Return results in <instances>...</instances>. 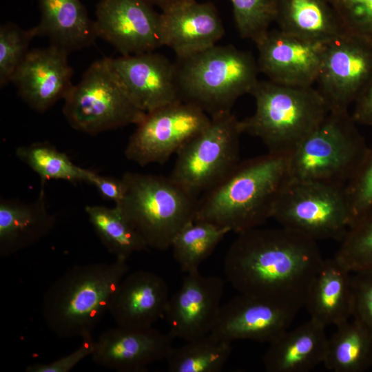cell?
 I'll use <instances>...</instances> for the list:
<instances>
[{"mask_svg":"<svg viewBox=\"0 0 372 372\" xmlns=\"http://www.w3.org/2000/svg\"><path fill=\"white\" fill-rule=\"evenodd\" d=\"M275 21L280 30L320 43L346 33L328 0H276Z\"/></svg>","mask_w":372,"mask_h":372,"instance_id":"484cf974","label":"cell"},{"mask_svg":"<svg viewBox=\"0 0 372 372\" xmlns=\"http://www.w3.org/2000/svg\"><path fill=\"white\" fill-rule=\"evenodd\" d=\"M254 113L240 121L242 134L259 138L269 152L289 153L329 113L316 88L258 81L250 92Z\"/></svg>","mask_w":372,"mask_h":372,"instance_id":"5b68a950","label":"cell"},{"mask_svg":"<svg viewBox=\"0 0 372 372\" xmlns=\"http://www.w3.org/2000/svg\"><path fill=\"white\" fill-rule=\"evenodd\" d=\"M32 203L0 200V256L6 258L23 250L46 236L52 229L54 216L49 211L44 186Z\"/></svg>","mask_w":372,"mask_h":372,"instance_id":"603a6c76","label":"cell"},{"mask_svg":"<svg viewBox=\"0 0 372 372\" xmlns=\"http://www.w3.org/2000/svg\"><path fill=\"white\" fill-rule=\"evenodd\" d=\"M327 340L323 364L333 372H364L372 368V335L358 322H343Z\"/></svg>","mask_w":372,"mask_h":372,"instance_id":"4316f807","label":"cell"},{"mask_svg":"<svg viewBox=\"0 0 372 372\" xmlns=\"http://www.w3.org/2000/svg\"><path fill=\"white\" fill-rule=\"evenodd\" d=\"M110 59L135 105L147 113L179 99L175 63L145 52Z\"/></svg>","mask_w":372,"mask_h":372,"instance_id":"d6986e66","label":"cell"},{"mask_svg":"<svg viewBox=\"0 0 372 372\" xmlns=\"http://www.w3.org/2000/svg\"><path fill=\"white\" fill-rule=\"evenodd\" d=\"M179 99L210 117L231 112L236 101L250 94L257 82V60L231 45H215L175 63Z\"/></svg>","mask_w":372,"mask_h":372,"instance_id":"277c9868","label":"cell"},{"mask_svg":"<svg viewBox=\"0 0 372 372\" xmlns=\"http://www.w3.org/2000/svg\"><path fill=\"white\" fill-rule=\"evenodd\" d=\"M325 44L309 41L280 30H269L256 43L259 71L276 83L312 87L320 70Z\"/></svg>","mask_w":372,"mask_h":372,"instance_id":"2e32d148","label":"cell"},{"mask_svg":"<svg viewBox=\"0 0 372 372\" xmlns=\"http://www.w3.org/2000/svg\"><path fill=\"white\" fill-rule=\"evenodd\" d=\"M85 210L102 244L116 258L127 260L132 254L147 249L117 206L87 205Z\"/></svg>","mask_w":372,"mask_h":372,"instance_id":"83f0119b","label":"cell"},{"mask_svg":"<svg viewBox=\"0 0 372 372\" xmlns=\"http://www.w3.org/2000/svg\"><path fill=\"white\" fill-rule=\"evenodd\" d=\"M224 289L221 278L203 276L199 271L186 273L166 307L168 333L185 342L209 334L217 322Z\"/></svg>","mask_w":372,"mask_h":372,"instance_id":"5bb4252c","label":"cell"},{"mask_svg":"<svg viewBox=\"0 0 372 372\" xmlns=\"http://www.w3.org/2000/svg\"><path fill=\"white\" fill-rule=\"evenodd\" d=\"M323 260L316 240L282 226L258 227L238 234L223 269L240 293L299 311Z\"/></svg>","mask_w":372,"mask_h":372,"instance_id":"6da1fadb","label":"cell"},{"mask_svg":"<svg viewBox=\"0 0 372 372\" xmlns=\"http://www.w3.org/2000/svg\"><path fill=\"white\" fill-rule=\"evenodd\" d=\"M161 34L163 46L184 58L216 45L225 28L214 4L193 0L162 11Z\"/></svg>","mask_w":372,"mask_h":372,"instance_id":"ffe728a7","label":"cell"},{"mask_svg":"<svg viewBox=\"0 0 372 372\" xmlns=\"http://www.w3.org/2000/svg\"><path fill=\"white\" fill-rule=\"evenodd\" d=\"M66 52L53 45L33 49L16 71L12 82L19 96L34 110L43 113L65 97L73 86L72 69Z\"/></svg>","mask_w":372,"mask_h":372,"instance_id":"ac0fdd59","label":"cell"},{"mask_svg":"<svg viewBox=\"0 0 372 372\" xmlns=\"http://www.w3.org/2000/svg\"><path fill=\"white\" fill-rule=\"evenodd\" d=\"M17 158L30 167L41 178L63 180L72 183H89L94 171L82 168L72 162L65 153L48 143H34L17 148Z\"/></svg>","mask_w":372,"mask_h":372,"instance_id":"4dcf8cb0","label":"cell"},{"mask_svg":"<svg viewBox=\"0 0 372 372\" xmlns=\"http://www.w3.org/2000/svg\"><path fill=\"white\" fill-rule=\"evenodd\" d=\"M347 111H329L288 153L291 180L347 186L369 145Z\"/></svg>","mask_w":372,"mask_h":372,"instance_id":"52a82bcc","label":"cell"},{"mask_svg":"<svg viewBox=\"0 0 372 372\" xmlns=\"http://www.w3.org/2000/svg\"><path fill=\"white\" fill-rule=\"evenodd\" d=\"M271 218L316 241L340 242L353 217L346 186L289 179Z\"/></svg>","mask_w":372,"mask_h":372,"instance_id":"9c48e42d","label":"cell"},{"mask_svg":"<svg viewBox=\"0 0 372 372\" xmlns=\"http://www.w3.org/2000/svg\"><path fill=\"white\" fill-rule=\"evenodd\" d=\"M241 134L240 120L231 112L211 116L177 152L169 176L196 197L204 194L240 162Z\"/></svg>","mask_w":372,"mask_h":372,"instance_id":"30bf717a","label":"cell"},{"mask_svg":"<svg viewBox=\"0 0 372 372\" xmlns=\"http://www.w3.org/2000/svg\"><path fill=\"white\" fill-rule=\"evenodd\" d=\"M37 36H45L50 45L67 53L92 45L98 37L94 21L80 0H38Z\"/></svg>","mask_w":372,"mask_h":372,"instance_id":"d4e9b609","label":"cell"},{"mask_svg":"<svg viewBox=\"0 0 372 372\" xmlns=\"http://www.w3.org/2000/svg\"><path fill=\"white\" fill-rule=\"evenodd\" d=\"M174 338L152 327L118 326L96 340L92 358L95 364L118 372H143L153 362L166 360Z\"/></svg>","mask_w":372,"mask_h":372,"instance_id":"e0dca14e","label":"cell"},{"mask_svg":"<svg viewBox=\"0 0 372 372\" xmlns=\"http://www.w3.org/2000/svg\"><path fill=\"white\" fill-rule=\"evenodd\" d=\"M326 327L310 318L286 330L269 343L262 356L267 372H308L324 362L327 337Z\"/></svg>","mask_w":372,"mask_h":372,"instance_id":"7402d4cb","label":"cell"},{"mask_svg":"<svg viewBox=\"0 0 372 372\" xmlns=\"http://www.w3.org/2000/svg\"><path fill=\"white\" fill-rule=\"evenodd\" d=\"M169 299L168 286L161 276L138 270L122 280L108 311L118 326L152 327L164 318Z\"/></svg>","mask_w":372,"mask_h":372,"instance_id":"44dd1931","label":"cell"},{"mask_svg":"<svg viewBox=\"0 0 372 372\" xmlns=\"http://www.w3.org/2000/svg\"><path fill=\"white\" fill-rule=\"evenodd\" d=\"M351 275L334 257L324 259L304 306L310 318L325 327H337L349 320L353 309Z\"/></svg>","mask_w":372,"mask_h":372,"instance_id":"cb8c5ba5","label":"cell"},{"mask_svg":"<svg viewBox=\"0 0 372 372\" xmlns=\"http://www.w3.org/2000/svg\"><path fill=\"white\" fill-rule=\"evenodd\" d=\"M346 187L353 222L372 211V145L369 146L362 163Z\"/></svg>","mask_w":372,"mask_h":372,"instance_id":"d590c367","label":"cell"},{"mask_svg":"<svg viewBox=\"0 0 372 372\" xmlns=\"http://www.w3.org/2000/svg\"><path fill=\"white\" fill-rule=\"evenodd\" d=\"M148 0H101L94 21L98 37L123 56L154 52L163 46L161 14Z\"/></svg>","mask_w":372,"mask_h":372,"instance_id":"4fadbf2b","label":"cell"},{"mask_svg":"<svg viewBox=\"0 0 372 372\" xmlns=\"http://www.w3.org/2000/svg\"><path fill=\"white\" fill-rule=\"evenodd\" d=\"M126 260L77 265L45 292L41 306L48 327L63 339L92 335L109 311L116 290L129 271Z\"/></svg>","mask_w":372,"mask_h":372,"instance_id":"3957f363","label":"cell"},{"mask_svg":"<svg viewBox=\"0 0 372 372\" xmlns=\"http://www.w3.org/2000/svg\"><path fill=\"white\" fill-rule=\"evenodd\" d=\"M372 79V45L349 33L328 42L316 83L329 111H347Z\"/></svg>","mask_w":372,"mask_h":372,"instance_id":"7c38bea8","label":"cell"},{"mask_svg":"<svg viewBox=\"0 0 372 372\" xmlns=\"http://www.w3.org/2000/svg\"><path fill=\"white\" fill-rule=\"evenodd\" d=\"M351 114L357 124L372 126V79L359 94Z\"/></svg>","mask_w":372,"mask_h":372,"instance_id":"ab89813d","label":"cell"},{"mask_svg":"<svg viewBox=\"0 0 372 372\" xmlns=\"http://www.w3.org/2000/svg\"><path fill=\"white\" fill-rule=\"evenodd\" d=\"M334 258L352 273L372 269V211L353 220Z\"/></svg>","mask_w":372,"mask_h":372,"instance_id":"1f68e13d","label":"cell"},{"mask_svg":"<svg viewBox=\"0 0 372 372\" xmlns=\"http://www.w3.org/2000/svg\"><path fill=\"white\" fill-rule=\"evenodd\" d=\"M298 311L266 299L240 293L222 304L211 333L229 342L251 340L269 344L289 329Z\"/></svg>","mask_w":372,"mask_h":372,"instance_id":"9a60e30c","label":"cell"},{"mask_svg":"<svg viewBox=\"0 0 372 372\" xmlns=\"http://www.w3.org/2000/svg\"><path fill=\"white\" fill-rule=\"evenodd\" d=\"M80 345L68 355L48 363H35L25 368L26 372H69L85 358L92 355L96 340L92 335L81 338Z\"/></svg>","mask_w":372,"mask_h":372,"instance_id":"74e56055","label":"cell"},{"mask_svg":"<svg viewBox=\"0 0 372 372\" xmlns=\"http://www.w3.org/2000/svg\"><path fill=\"white\" fill-rule=\"evenodd\" d=\"M89 183L95 186L103 198L112 200L118 205L123 200L126 186L123 178L101 176L94 172Z\"/></svg>","mask_w":372,"mask_h":372,"instance_id":"f35d334b","label":"cell"},{"mask_svg":"<svg viewBox=\"0 0 372 372\" xmlns=\"http://www.w3.org/2000/svg\"><path fill=\"white\" fill-rule=\"evenodd\" d=\"M210 120L200 107L180 99L163 105L147 112L136 125L125 155L141 167L163 165Z\"/></svg>","mask_w":372,"mask_h":372,"instance_id":"8fae6325","label":"cell"},{"mask_svg":"<svg viewBox=\"0 0 372 372\" xmlns=\"http://www.w3.org/2000/svg\"><path fill=\"white\" fill-rule=\"evenodd\" d=\"M288 153L267 152L240 161L198 199L196 220L236 234L271 218L276 200L289 180Z\"/></svg>","mask_w":372,"mask_h":372,"instance_id":"7a4b0ae2","label":"cell"},{"mask_svg":"<svg viewBox=\"0 0 372 372\" xmlns=\"http://www.w3.org/2000/svg\"><path fill=\"white\" fill-rule=\"evenodd\" d=\"M236 27L240 36L255 43L268 32L275 21L276 0H229Z\"/></svg>","mask_w":372,"mask_h":372,"instance_id":"836d02e7","label":"cell"},{"mask_svg":"<svg viewBox=\"0 0 372 372\" xmlns=\"http://www.w3.org/2000/svg\"><path fill=\"white\" fill-rule=\"evenodd\" d=\"M125 196L117 206L148 248L165 251L195 220L198 198L169 176L126 172Z\"/></svg>","mask_w":372,"mask_h":372,"instance_id":"8992f818","label":"cell"},{"mask_svg":"<svg viewBox=\"0 0 372 372\" xmlns=\"http://www.w3.org/2000/svg\"><path fill=\"white\" fill-rule=\"evenodd\" d=\"M231 342L211 333L172 347L166 358L170 372H219L231 353Z\"/></svg>","mask_w":372,"mask_h":372,"instance_id":"f1b7e54d","label":"cell"},{"mask_svg":"<svg viewBox=\"0 0 372 372\" xmlns=\"http://www.w3.org/2000/svg\"><path fill=\"white\" fill-rule=\"evenodd\" d=\"M347 33L372 45V0H328Z\"/></svg>","mask_w":372,"mask_h":372,"instance_id":"e575fe53","label":"cell"},{"mask_svg":"<svg viewBox=\"0 0 372 372\" xmlns=\"http://www.w3.org/2000/svg\"><path fill=\"white\" fill-rule=\"evenodd\" d=\"M153 5L158 6L162 11L193 0H148Z\"/></svg>","mask_w":372,"mask_h":372,"instance_id":"60d3db41","label":"cell"},{"mask_svg":"<svg viewBox=\"0 0 372 372\" xmlns=\"http://www.w3.org/2000/svg\"><path fill=\"white\" fill-rule=\"evenodd\" d=\"M353 319L372 335V269L353 272Z\"/></svg>","mask_w":372,"mask_h":372,"instance_id":"8d00e7d4","label":"cell"},{"mask_svg":"<svg viewBox=\"0 0 372 372\" xmlns=\"http://www.w3.org/2000/svg\"><path fill=\"white\" fill-rule=\"evenodd\" d=\"M63 112L72 127L90 134L136 125L146 114L132 100L110 58L94 62L73 85Z\"/></svg>","mask_w":372,"mask_h":372,"instance_id":"ba28073f","label":"cell"},{"mask_svg":"<svg viewBox=\"0 0 372 372\" xmlns=\"http://www.w3.org/2000/svg\"><path fill=\"white\" fill-rule=\"evenodd\" d=\"M230 232L227 229L204 220L186 225L174 238L171 247L181 271H198L199 267Z\"/></svg>","mask_w":372,"mask_h":372,"instance_id":"f546056e","label":"cell"},{"mask_svg":"<svg viewBox=\"0 0 372 372\" xmlns=\"http://www.w3.org/2000/svg\"><path fill=\"white\" fill-rule=\"evenodd\" d=\"M37 37L35 27L24 30L8 22L0 27V86L5 87L28 54L30 43Z\"/></svg>","mask_w":372,"mask_h":372,"instance_id":"d6a6232c","label":"cell"}]
</instances>
